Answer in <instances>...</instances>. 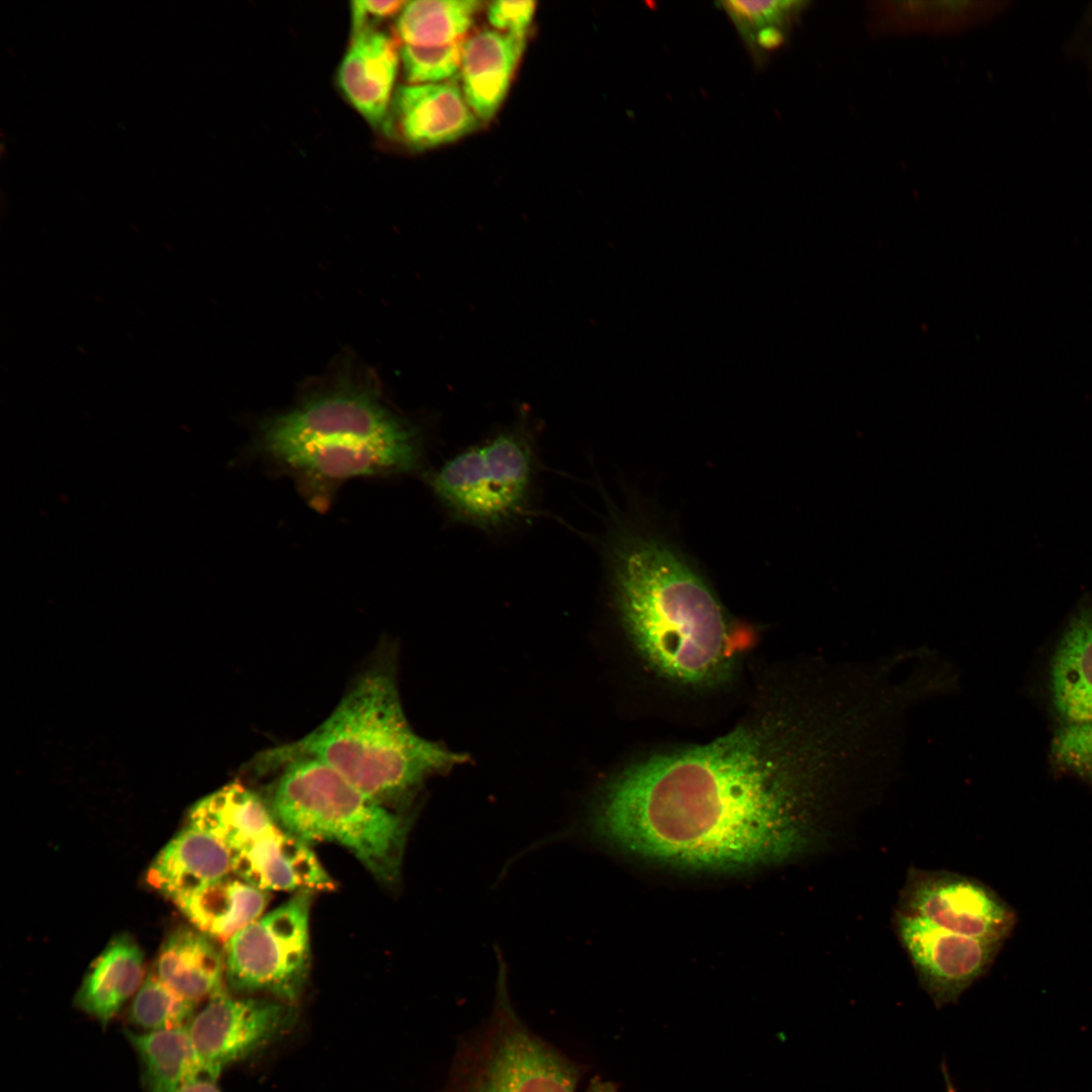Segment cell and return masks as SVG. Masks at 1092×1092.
Listing matches in <instances>:
<instances>
[{
    "instance_id": "6da1fadb",
    "label": "cell",
    "mask_w": 1092,
    "mask_h": 1092,
    "mask_svg": "<svg viewBox=\"0 0 1092 1092\" xmlns=\"http://www.w3.org/2000/svg\"><path fill=\"white\" fill-rule=\"evenodd\" d=\"M818 714L768 712L706 744L633 764L601 794L595 834L631 855L693 871L801 855L832 779L855 762L837 715Z\"/></svg>"
},
{
    "instance_id": "7a4b0ae2",
    "label": "cell",
    "mask_w": 1092,
    "mask_h": 1092,
    "mask_svg": "<svg viewBox=\"0 0 1092 1092\" xmlns=\"http://www.w3.org/2000/svg\"><path fill=\"white\" fill-rule=\"evenodd\" d=\"M605 557L622 622L651 666L687 685L712 682L729 670L723 609L678 550L654 534L620 527Z\"/></svg>"
},
{
    "instance_id": "3957f363",
    "label": "cell",
    "mask_w": 1092,
    "mask_h": 1092,
    "mask_svg": "<svg viewBox=\"0 0 1092 1092\" xmlns=\"http://www.w3.org/2000/svg\"><path fill=\"white\" fill-rule=\"evenodd\" d=\"M258 447L323 497L354 477L417 472L428 445L422 426L388 410L372 388L346 380L267 420Z\"/></svg>"
},
{
    "instance_id": "277c9868",
    "label": "cell",
    "mask_w": 1092,
    "mask_h": 1092,
    "mask_svg": "<svg viewBox=\"0 0 1092 1092\" xmlns=\"http://www.w3.org/2000/svg\"><path fill=\"white\" fill-rule=\"evenodd\" d=\"M302 756L323 761L385 806L403 803L429 777L467 759L414 731L393 675L380 667L363 672L316 728L262 753L258 763L267 771Z\"/></svg>"
},
{
    "instance_id": "5b68a950",
    "label": "cell",
    "mask_w": 1092,
    "mask_h": 1092,
    "mask_svg": "<svg viewBox=\"0 0 1092 1092\" xmlns=\"http://www.w3.org/2000/svg\"><path fill=\"white\" fill-rule=\"evenodd\" d=\"M278 768L269 809L283 830L305 842H337L379 880H396L408 830L403 816L315 758L295 757Z\"/></svg>"
},
{
    "instance_id": "8992f818",
    "label": "cell",
    "mask_w": 1092,
    "mask_h": 1092,
    "mask_svg": "<svg viewBox=\"0 0 1092 1092\" xmlns=\"http://www.w3.org/2000/svg\"><path fill=\"white\" fill-rule=\"evenodd\" d=\"M540 471L537 436L522 419L454 454L427 479L450 522L500 535L534 518Z\"/></svg>"
},
{
    "instance_id": "52a82bcc",
    "label": "cell",
    "mask_w": 1092,
    "mask_h": 1092,
    "mask_svg": "<svg viewBox=\"0 0 1092 1092\" xmlns=\"http://www.w3.org/2000/svg\"><path fill=\"white\" fill-rule=\"evenodd\" d=\"M498 958L491 1011L461 1037L438 1092H577L583 1068L522 1020Z\"/></svg>"
},
{
    "instance_id": "ba28073f",
    "label": "cell",
    "mask_w": 1092,
    "mask_h": 1092,
    "mask_svg": "<svg viewBox=\"0 0 1092 1092\" xmlns=\"http://www.w3.org/2000/svg\"><path fill=\"white\" fill-rule=\"evenodd\" d=\"M309 892H297L224 943V979L234 991L299 999L309 971Z\"/></svg>"
},
{
    "instance_id": "9c48e42d",
    "label": "cell",
    "mask_w": 1092,
    "mask_h": 1092,
    "mask_svg": "<svg viewBox=\"0 0 1092 1092\" xmlns=\"http://www.w3.org/2000/svg\"><path fill=\"white\" fill-rule=\"evenodd\" d=\"M296 1021L293 1004L222 993L194 1014L188 1030L204 1077L216 1081L229 1066L288 1034Z\"/></svg>"
},
{
    "instance_id": "30bf717a",
    "label": "cell",
    "mask_w": 1092,
    "mask_h": 1092,
    "mask_svg": "<svg viewBox=\"0 0 1092 1092\" xmlns=\"http://www.w3.org/2000/svg\"><path fill=\"white\" fill-rule=\"evenodd\" d=\"M898 911L969 937L1001 942L1015 924V914L982 882L948 871L909 869Z\"/></svg>"
},
{
    "instance_id": "8fae6325",
    "label": "cell",
    "mask_w": 1092,
    "mask_h": 1092,
    "mask_svg": "<svg viewBox=\"0 0 1092 1092\" xmlns=\"http://www.w3.org/2000/svg\"><path fill=\"white\" fill-rule=\"evenodd\" d=\"M893 921L921 987L936 1007L956 1003L988 971L1003 944L954 933L898 910Z\"/></svg>"
},
{
    "instance_id": "7c38bea8",
    "label": "cell",
    "mask_w": 1092,
    "mask_h": 1092,
    "mask_svg": "<svg viewBox=\"0 0 1092 1092\" xmlns=\"http://www.w3.org/2000/svg\"><path fill=\"white\" fill-rule=\"evenodd\" d=\"M479 121L455 83L404 84L393 93L383 128L421 151L454 142Z\"/></svg>"
},
{
    "instance_id": "4fadbf2b",
    "label": "cell",
    "mask_w": 1092,
    "mask_h": 1092,
    "mask_svg": "<svg viewBox=\"0 0 1092 1092\" xmlns=\"http://www.w3.org/2000/svg\"><path fill=\"white\" fill-rule=\"evenodd\" d=\"M231 855L232 873L263 891L334 889L307 842L279 827Z\"/></svg>"
},
{
    "instance_id": "5bb4252c",
    "label": "cell",
    "mask_w": 1092,
    "mask_h": 1092,
    "mask_svg": "<svg viewBox=\"0 0 1092 1092\" xmlns=\"http://www.w3.org/2000/svg\"><path fill=\"white\" fill-rule=\"evenodd\" d=\"M399 59L395 38L372 27L353 33L341 63L338 81L344 95L374 126L386 120Z\"/></svg>"
},
{
    "instance_id": "9a60e30c",
    "label": "cell",
    "mask_w": 1092,
    "mask_h": 1092,
    "mask_svg": "<svg viewBox=\"0 0 1092 1092\" xmlns=\"http://www.w3.org/2000/svg\"><path fill=\"white\" fill-rule=\"evenodd\" d=\"M230 873L231 851L211 835L188 825L157 854L147 881L175 903Z\"/></svg>"
},
{
    "instance_id": "2e32d148",
    "label": "cell",
    "mask_w": 1092,
    "mask_h": 1092,
    "mask_svg": "<svg viewBox=\"0 0 1092 1092\" xmlns=\"http://www.w3.org/2000/svg\"><path fill=\"white\" fill-rule=\"evenodd\" d=\"M525 48V36L481 30L464 39L460 75L465 99L480 121L502 105Z\"/></svg>"
},
{
    "instance_id": "e0dca14e",
    "label": "cell",
    "mask_w": 1092,
    "mask_h": 1092,
    "mask_svg": "<svg viewBox=\"0 0 1092 1092\" xmlns=\"http://www.w3.org/2000/svg\"><path fill=\"white\" fill-rule=\"evenodd\" d=\"M1053 704L1065 723L1092 721V606L1071 618L1051 667Z\"/></svg>"
},
{
    "instance_id": "ac0fdd59",
    "label": "cell",
    "mask_w": 1092,
    "mask_h": 1092,
    "mask_svg": "<svg viewBox=\"0 0 1092 1092\" xmlns=\"http://www.w3.org/2000/svg\"><path fill=\"white\" fill-rule=\"evenodd\" d=\"M154 973L173 991L195 1003L223 991L224 962L210 937L179 928L163 942Z\"/></svg>"
},
{
    "instance_id": "d6986e66",
    "label": "cell",
    "mask_w": 1092,
    "mask_h": 1092,
    "mask_svg": "<svg viewBox=\"0 0 1092 1092\" xmlns=\"http://www.w3.org/2000/svg\"><path fill=\"white\" fill-rule=\"evenodd\" d=\"M143 953L126 935L112 939L89 967L76 1006L105 1026L144 982Z\"/></svg>"
},
{
    "instance_id": "ffe728a7",
    "label": "cell",
    "mask_w": 1092,
    "mask_h": 1092,
    "mask_svg": "<svg viewBox=\"0 0 1092 1092\" xmlns=\"http://www.w3.org/2000/svg\"><path fill=\"white\" fill-rule=\"evenodd\" d=\"M189 821V825L217 839L231 853L278 828L264 802L239 783L226 785L195 804Z\"/></svg>"
},
{
    "instance_id": "44dd1931",
    "label": "cell",
    "mask_w": 1092,
    "mask_h": 1092,
    "mask_svg": "<svg viewBox=\"0 0 1092 1092\" xmlns=\"http://www.w3.org/2000/svg\"><path fill=\"white\" fill-rule=\"evenodd\" d=\"M268 901L266 891L226 877L175 904L199 931L225 943L261 917Z\"/></svg>"
},
{
    "instance_id": "7402d4cb",
    "label": "cell",
    "mask_w": 1092,
    "mask_h": 1092,
    "mask_svg": "<svg viewBox=\"0 0 1092 1092\" xmlns=\"http://www.w3.org/2000/svg\"><path fill=\"white\" fill-rule=\"evenodd\" d=\"M124 1036L139 1058L145 1092H178L204 1076L188 1026L145 1032L126 1028Z\"/></svg>"
},
{
    "instance_id": "603a6c76",
    "label": "cell",
    "mask_w": 1092,
    "mask_h": 1092,
    "mask_svg": "<svg viewBox=\"0 0 1092 1092\" xmlns=\"http://www.w3.org/2000/svg\"><path fill=\"white\" fill-rule=\"evenodd\" d=\"M480 5L472 0L407 2L399 13L396 31L402 43L420 47L464 40Z\"/></svg>"
},
{
    "instance_id": "cb8c5ba5",
    "label": "cell",
    "mask_w": 1092,
    "mask_h": 1092,
    "mask_svg": "<svg viewBox=\"0 0 1092 1092\" xmlns=\"http://www.w3.org/2000/svg\"><path fill=\"white\" fill-rule=\"evenodd\" d=\"M195 1005L164 984L152 971L133 997L128 1019L147 1031L186 1027L194 1016Z\"/></svg>"
},
{
    "instance_id": "d4e9b609",
    "label": "cell",
    "mask_w": 1092,
    "mask_h": 1092,
    "mask_svg": "<svg viewBox=\"0 0 1092 1092\" xmlns=\"http://www.w3.org/2000/svg\"><path fill=\"white\" fill-rule=\"evenodd\" d=\"M463 41L434 47L402 43L399 58L408 84L450 81L460 73Z\"/></svg>"
},
{
    "instance_id": "484cf974",
    "label": "cell",
    "mask_w": 1092,
    "mask_h": 1092,
    "mask_svg": "<svg viewBox=\"0 0 1092 1092\" xmlns=\"http://www.w3.org/2000/svg\"><path fill=\"white\" fill-rule=\"evenodd\" d=\"M1057 765L1092 783V721L1065 723L1052 744Z\"/></svg>"
},
{
    "instance_id": "4316f807",
    "label": "cell",
    "mask_w": 1092,
    "mask_h": 1092,
    "mask_svg": "<svg viewBox=\"0 0 1092 1092\" xmlns=\"http://www.w3.org/2000/svg\"><path fill=\"white\" fill-rule=\"evenodd\" d=\"M792 1H726L722 5L735 23L745 31L775 25L796 9Z\"/></svg>"
},
{
    "instance_id": "83f0119b",
    "label": "cell",
    "mask_w": 1092,
    "mask_h": 1092,
    "mask_svg": "<svg viewBox=\"0 0 1092 1092\" xmlns=\"http://www.w3.org/2000/svg\"><path fill=\"white\" fill-rule=\"evenodd\" d=\"M534 12L533 1H494L488 6L487 17L496 30L525 36Z\"/></svg>"
},
{
    "instance_id": "f1b7e54d",
    "label": "cell",
    "mask_w": 1092,
    "mask_h": 1092,
    "mask_svg": "<svg viewBox=\"0 0 1092 1092\" xmlns=\"http://www.w3.org/2000/svg\"><path fill=\"white\" fill-rule=\"evenodd\" d=\"M405 1H354L352 3L353 31L372 28L371 21H379L400 12Z\"/></svg>"
},
{
    "instance_id": "f546056e",
    "label": "cell",
    "mask_w": 1092,
    "mask_h": 1092,
    "mask_svg": "<svg viewBox=\"0 0 1092 1092\" xmlns=\"http://www.w3.org/2000/svg\"><path fill=\"white\" fill-rule=\"evenodd\" d=\"M755 38L761 49L769 50L779 47L783 42L784 34L776 25H769L762 27L756 33Z\"/></svg>"
},
{
    "instance_id": "4dcf8cb0",
    "label": "cell",
    "mask_w": 1092,
    "mask_h": 1092,
    "mask_svg": "<svg viewBox=\"0 0 1092 1092\" xmlns=\"http://www.w3.org/2000/svg\"><path fill=\"white\" fill-rule=\"evenodd\" d=\"M215 1082L208 1077H199L184 1085L178 1092H221Z\"/></svg>"
},
{
    "instance_id": "1f68e13d",
    "label": "cell",
    "mask_w": 1092,
    "mask_h": 1092,
    "mask_svg": "<svg viewBox=\"0 0 1092 1092\" xmlns=\"http://www.w3.org/2000/svg\"><path fill=\"white\" fill-rule=\"evenodd\" d=\"M585 1092H617V1087L614 1083L596 1076L589 1081Z\"/></svg>"
},
{
    "instance_id": "d6a6232c",
    "label": "cell",
    "mask_w": 1092,
    "mask_h": 1092,
    "mask_svg": "<svg viewBox=\"0 0 1092 1092\" xmlns=\"http://www.w3.org/2000/svg\"><path fill=\"white\" fill-rule=\"evenodd\" d=\"M942 1074H943V1079H944V1084H945V1092H959L958 1089L952 1085V1082H951V1080L949 1078V1075H948V1072H947V1069H946L945 1066H942Z\"/></svg>"
}]
</instances>
